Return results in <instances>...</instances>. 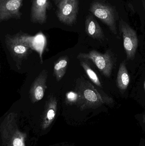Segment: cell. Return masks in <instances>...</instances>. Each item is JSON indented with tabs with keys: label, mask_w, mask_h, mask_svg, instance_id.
Masks as SVG:
<instances>
[{
	"label": "cell",
	"mask_w": 145,
	"mask_h": 146,
	"mask_svg": "<svg viewBox=\"0 0 145 146\" xmlns=\"http://www.w3.org/2000/svg\"><path fill=\"white\" fill-rule=\"evenodd\" d=\"M69 60V57L66 56L60 57L54 63V74L57 82L60 81L65 74Z\"/></svg>",
	"instance_id": "13"
},
{
	"label": "cell",
	"mask_w": 145,
	"mask_h": 146,
	"mask_svg": "<svg viewBox=\"0 0 145 146\" xmlns=\"http://www.w3.org/2000/svg\"><path fill=\"white\" fill-rule=\"evenodd\" d=\"M140 124L142 129L145 133V113L141 117V119L140 121Z\"/></svg>",
	"instance_id": "17"
},
{
	"label": "cell",
	"mask_w": 145,
	"mask_h": 146,
	"mask_svg": "<svg viewBox=\"0 0 145 146\" xmlns=\"http://www.w3.org/2000/svg\"><path fill=\"white\" fill-rule=\"evenodd\" d=\"M120 29L123 38V47L127 60H133L135 56L138 44L137 34L133 29L124 22H120Z\"/></svg>",
	"instance_id": "4"
},
{
	"label": "cell",
	"mask_w": 145,
	"mask_h": 146,
	"mask_svg": "<svg viewBox=\"0 0 145 146\" xmlns=\"http://www.w3.org/2000/svg\"><path fill=\"white\" fill-rule=\"evenodd\" d=\"M10 36L14 41L25 44L31 49L36 50L37 51L36 44H37V41L44 39V36L42 33H38L35 36H31L27 33L20 31L14 35H10Z\"/></svg>",
	"instance_id": "10"
},
{
	"label": "cell",
	"mask_w": 145,
	"mask_h": 146,
	"mask_svg": "<svg viewBox=\"0 0 145 146\" xmlns=\"http://www.w3.org/2000/svg\"><path fill=\"white\" fill-rule=\"evenodd\" d=\"M23 141L19 138L14 139L13 141L14 146H23Z\"/></svg>",
	"instance_id": "16"
},
{
	"label": "cell",
	"mask_w": 145,
	"mask_h": 146,
	"mask_svg": "<svg viewBox=\"0 0 145 146\" xmlns=\"http://www.w3.org/2000/svg\"><path fill=\"white\" fill-rule=\"evenodd\" d=\"M56 6V15L61 23L69 26H72L76 23L79 0H61Z\"/></svg>",
	"instance_id": "3"
},
{
	"label": "cell",
	"mask_w": 145,
	"mask_h": 146,
	"mask_svg": "<svg viewBox=\"0 0 145 146\" xmlns=\"http://www.w3.org/2000/svg\"><path fill=\"white\" fill-rule=\"evenodd\" d=\"M80 60L81 66L84 69L89 79L96 86L102 88V84L98 76L96 73L90 67V66L88 63V62L87 60Z\"/></svg>",
	"instance_id": "14"
},
{
	"label": "cell",
	"mask_w": 145,
	"mask_h": 146,
	"mask_svg": "<svg viewBox=\"0 0 145 146\" xmlns=\"http://www.w3.org/2000/svg\"><path fill=\"white\" fill-rule=\"evenodd\" d=\"M116 82L117 87L121 91H125L127 88L130 82V76L126 67L125 61L120 64Z\"/></svg>",
	"instance_id": "12"
},
{
	"label": "cell",
	"mask_w": 145,
	"mask_h": 146,
	"mask_svg": "<svg viewBox=\"0 0 145 146\" xmlns=\"http://www.w3.org/2000/svg\"><path fill=\"white\" fill-rule=\"evenodd\" d=\"M78 98H79V97L76 92H70L66 94V102L67 104H77Z\"/></svg>",
	"instance_id": "15"
},
{
	"label": "cell",
	"mask_w": 145,
	"mask_h": 146,
	"mask_svg": "<svg viewBox=\"0 0 145 146\" xmlns=\"http://www.w3.org/2000/svg\"><path fill=\"white\" fill-rule=\"evenodd\" d=\"M53 1L55 5L57 6L61 0H53Z\"/></svg>",
	"instance_id": "19"
},
{
	"label": "cell",
	"mask_w": 145,
	"mask_h": 146,
	"mask_svg": "<svg viewBox=\"0 0 145 146\" xmlns=\"http://www.w3.org/2000/svg\"><path fill=\"white\" fill-rule=\"evenodd\" d=\"M75 92L79 97L77 104L83 109H96L102 105L110 104L113 102L111 98L101 94L90 82L83 77L77 80Z\"/></svg>",
	"instance_id": "1"
},
{
	"label": "cell",
	"mask_w": 145,
	"mask_h": 146,
	"mask_svg": "<svg viewBox=\"0 0 145 146\" xmlns=\"http://www.w3.org/2000/svg\"><path fill=\"white\" fill-rule=\"evenodd\" d=\"M85 31L90 37L100 40L104 39V35L101 27L92 15H87L85 21Z\"/></svg>",
	"instance_id": "11"
},
{
	"label": "cell",
	"mask_w": 145,
	"mask_h": 146,
	"mask_svg": "<svg viewBox=\"0 0 145 146\" xmlns=\"http://www.w3.org/2000/svg\"><path fill=\"white\" fill-rule=\"evenodd\" d=\"M48 75L47 71L44 69L32 83L29 92L30 99L32 103L38 102L44 97L45 91L47 88L46 83Z\"/></svg>",
	"instance_id": "9"
},
{
	"label": "cell",
	"mask_w": 145,
	"mask_h": 146,
	"mask_svg": "<svg viewBox=\"0 0 145 146\" xmlns=\"http://www.w3.org/2000/svg\"><path fill=\"white\" fill-rule=\"evenodd\" d=\"M23 0H0V22L11 19H20Z\"/></svg>",
	"instance_id": "6"
},
{
	"label": "cell",
	"mask_w": 145,
	"mask_h": 146,
	"mask_svg": "<svg viewBox=\"0 0 145 146\" xmlns=\"http://www.w3.org/2000/svg\"><path fill=\"white\" fill-rule=\"evenodd\" d=\"M139 146H145V140L143 138H142L140 139V142Z\"/></svg>",
	"instance_id": "18"
},
{
	"label": "cell",
	"mask_w": 145,
	"mask_h": 146,
	"mask_svg": "<svg viewBox=\"0 0 145 146\" xmlns=\"http://www.w3.org/2000/svg\"><path fill=\"white\" fill-rule=\"evenodd\" d=\"M5 42L11 56L16 62L18 69H20L22 61L27 58L31 49L25 44L14 41L11 38L9 34L5 36Z\"/></svg>",
	"instance_id": "7"
},
{
	"label": "cell",
	"mask_w": 145,
	"mask_h": 146,
	"mask_svg": "<svg viewBox=\"0 0 145 146\" xmlns=\"http://www.w3.org/2000/svg\"><path fill=\"white\" fill-rule=\"evenodd\" d=\"M144 88H145V82H144Z\"/></svg>",
	"instance_id": "20"
},
{
	"label": "cell",
	"mask_w": 145,
	"mask_h": 146,
	"mask_svg": "<svg viewBox=\"0 0 145 146\" xmlns=\"http://www.w3.org/2000/svg\"><path fill=\"white\" fill-rule=\"evenodd\" d=\"M77 59L90 60L105 76L109 78L111 75L114 60L110 50H106L104 54H101L95 50H91L88 53H81L77 55Z\"/></svg>",
	"instance_id": "2"
},
{
	"label": "cell",
	"mask_w": 145,
	"mask_h": 146,
	"mask_svg": "<svg viewBox=\"0 0 145 146\" xmlns=\"http://www.w3.org/2000/svg\"><path fill=\"white\" fill-rule=\"evenodd\" d=\"M30 20L34 24L43 25L47 23V12L52 5L50 0H31Z\"/></svg>",
	"instance_id": "8"
},
{
	"label": "cell",
	"mask_w": 145,
	"mask_h": 146,
	"mask_svg": "<svg viewBox=\"0 0 145 146\" xmlns=\"http://www.w3.org/2000/svg\"><path fill=\"white\" fill-rule=\"evenodd\" d=\"M90 12L106 24L115 34H117L114 12L110 7L98 1L93 2L90 6Z\"/></svg>",
	"instance_id": "5"
}]
</instances>
